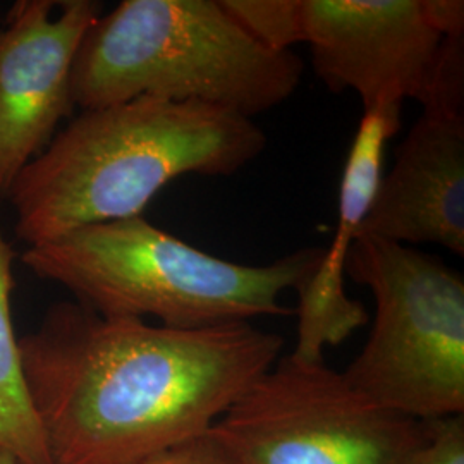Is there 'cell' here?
<instances>
[{
	"instance_id": "obj_1",
	"label": "cell",
	"mask_w": 464,
	"mask_h": 464,
	"mask_svg": "<svg viewBox=\"0 0 464 464\" xmlns=\"http://www.w3.org/2000/svg\"><path fill=\"white\" fill-rule=\"evenodd\" d=\"M17 344L50 464H145L210 430L285 343L251 322L178 331L74 301Z\"/></svg>"
},
{
	"instance_id": "obj_2",
	"label": "cell",
	"mask_w": 464,
	"mask_h": 464,
	"mask_svg": "<svg viewBox=\"0 0 464 464\" xmlns=\"http://www.w3.org/2000/svg\"><path fill=\"white\" fill-rule=\"evenodd\" d=\"M266 149V131L253 119L140 97L74 117L5 198L30 248L84 226L143 216L170 181L234 176Z\"/></svg>"
},
{
	"instance_id": "obj_3",
	"label": "cell",
	"mask_w": 464,
	"mask_h": 464,
	"mask_svg": "<svg viewBox=\"0 0 464 464\" xmlns=\"http://www.w3.org/2000/svg\"><path fill=\"white\" fill-rule=\"evenodd\" d=\"M320 258L322 248H304L270 266L234 264L143 216L84 226L21 255L34 276L66 287L99 315L153 316L178 331L295 315L282 293L296 291Z\"/></svg>"
},
{
	"instance_id": "obj_4",
	"label": "cell",
	"mask_w": 464,
	"mask_h": 464,
	"mask_svg": "<svg viewBox=\"0 0 464 464\" xmlns=\"http://www.w3.org/2000/svg\"><path fill=\"white\" fill-rule=\"evenodd\" d=\"M303 69L293 50L255 40L222 0H124L84 34L71 93L82 111L155 97L253 119L293 97Z\"/></svg>"
},
{
	"instance_id": "obj_5",
	"label": "cell",
	"mask_w": 464,
	"mask_h": 464,
	"mask_svg": "<svg viewBox=\"0 0 464 464\" xmlns=\"http://www.w3.org/2000/svg\"><path fill=\"white\" fill-rule=\"evenodd\" d=\"M346 276L370 289L375 318L343 372L383 408L418 421L464 415V279L423 251L360 232Z\"/></svg>"
},
{
	"instance_id": "obj_6",
	"label": "cell",
	"mask_w": 464,
	"mask_h": 464,
	"mask_svg": "<svg viewBox=\"0 0 464 464\" xmlns=\"http://www.w3.org/2000/svg\"><path fill=\"white\" fill-rule=\"evenodd\" d=\"M212 431L249 464H415L427 421L383 408L325 362L282 354Z\"/></svg>"
},
{
	"instance_id": "obj_7",
	"label": "cell",
	"mask_w": 464,
	"mask_h": 464,
	"mask_svg": "<svg viewBox=\"0 0 464 464\" xmlns=\"http://www.w3.org/2000/svg\"><path fill=\"white\" fill-rule=\"evenodd\" d=\"M444 34L423 0H303V44L318 80L354 92L363 112L423 99Z\"/></svg>"
},
{
	"instance_id": "obj_8",
	"label": "cell",
	"mask_w": 464,
	"mask_h": 464,
	"mask_svg": "<svg viewBox=\"0 0 464 464\" xmlns=\"http://www.w3.org/2000/svg\"><path fill=\"white\" fill-rule=\"evenodd\" d=\"M95 0H19L0 30V199L74 109L71 74Z\"/></svg>"
},
{
	"instance_id": "obj_9",
	"label": "cell",
	"mask_w": 464,
	"mask_h": 464,
	"mask_svg": "<svg viewBox=\"0 0 464 464\" xmlns=\"http://www.w3.org/2000/svg\"><path fill=\"white\" fill-rule=\"evenodd\" d=\"M464 255V109L423 107L381 184L362 231Z\"/></svg>"
},
{
	"instance_id": "obj_10",
	"label": "cell",
	"mask_w": 464,
	"mask_h": 464,
	"mask_svg": "<svg viewBox=\"0 0 464 464\" xmlns=\"http://www.w3.org/2000/svg\"><path fill=\"white\" fill-rule=\"evenodd\" d=\"M401 111L375 109L362 116L341 178L331 246L322 248L315 272L296 289L298 341L289 354L299 362H325V348L343 344L370 320L365 306L346 293V260L381 184L385 145L401 130Z\"/></svg>"
},
{
	"instance_id": "obj_11",
	"label": "cell",
	"mask_w": 464,
	"mask_h": 464,
	"mask_svg": "<svg viewBox=\"0 0 464 464\" xmlns=\"http://www.w3.org/2000/svg\"><path fill=\"white\" fill-rule=\"evenodd\" d=\"M14 258L16 253L0 222V449L19 464H50L45 439L23 377L19 337L13 324Z\"/></svg>"
},
{
	"instance_id": "obj_12",
	"label": "cell",
	"mask_w": 464,
	"mask_h": 464,
	"mask_svg": "<svg viewBox=\"0 0 464 464\" xmlns=\"http://www.w3.org/2000/svg\"><path fill=\"white\" fill-rule=\"evenodd\" d=\"M222 5L266 49L303 44V0H222Z\"/></svg>"
},
{
	"instance_id": "obj_13",
	"label": "cell",
	"mask_w": 464,
	"mask_h": 464,
	"mask_svg": "<svg viewBox=\"0 0 464 464\" xmlns=\"http://www.w3.org/2000/svg\"><path fill=\"white\" fill-rule=\"evenodd\" d=\"M145 464H249L210 430L184 442L178 448L151 458Z\"/></svg>"
},
{
	"instance_id": "obj_14",
	"label": "cell",
	"mask_w": 464,
	"mask_h": 464,
	"mask_svg": "<svg viewBox=\"0 0 464 464\" xmlns=\"http://www.w3.org/2000/svg\"><path fill=\"white\" fill-rule=\"evenodd\" d=\"M429 439L415 464H464V415L427 421Z\"/></svg>"
},
{
	"instance_id": "obj_15",
	"label": "cell",
	"mask_w": 464,
	"mask_h": 464,
	"mask_svg": "<svg viewBox=\"0 0 464 464\" xmlns=\"http://www.w3.org/2000/svg\"><path fill=\"white\" fill-rule=\"evenodd\" d=\"M425 13L435 30L444 36L464 34V2L461 0H423Z\"/></svg>"
},
{
	"instance_id": "obj_16",
	"label": "cell",
	"mask_w": 464,
	"mask_h": 464,
	"mask_svg": "<svg viewBox=\"0 0 464 464\" xmlns=\"http://www.w3.org/2000/svg\"><path fill=\"white\" fill-rule=\"evenodd\" d=\"M0 464H19L16 459L9 454V452H5V450H2L0 449Z\"/></svg>"
}]
</instances>
